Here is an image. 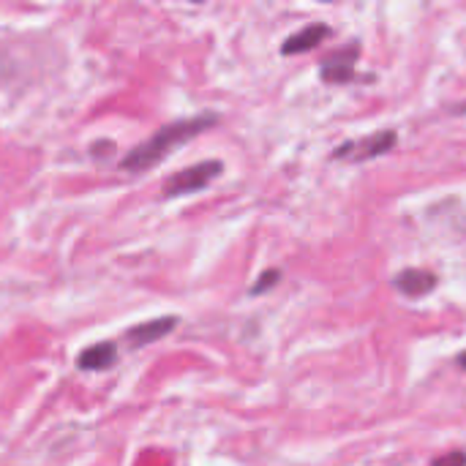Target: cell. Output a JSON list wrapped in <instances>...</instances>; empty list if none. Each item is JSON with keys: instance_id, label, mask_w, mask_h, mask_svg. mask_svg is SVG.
<instances>
[{"instance_id": "obj_4", "label": "cell", "mask_w": 466, "mask_h": 466, "mask_svg": "<svg viewBox=\"0 0 466 466\" xmlns=\"http://www.w3.org/2000/svg\"><path fill=\"white\" fill-rule=\"evenodd\" d=\"M358 57H360V41L352 38L347 46L341 49H333L328 57H322L319 63V79L328 82V85H350V82H358L363 79L358 74Z\"/></svg>"}, {"instance_id": "obj_6", "label": "cell", "mask_w": 466, "mask_h": 466, "mask_svg": "<svg viewBox=\"0 0 466 466\" xmlns=\"http://www.w3.org/2000/svg\"><path fill=\"white\" fill-rule=\"evenodd\" d=\"M333 30L330 25L325 22H311L306 27H300L298 33H292L284 44H281V55H303V52H311L317 49L325 38H330Z\"/></svg>"}, {"instance_id": "obj_10", "label": "cell", "mask_w": 466, "mask_h": 466, "mask_svg": "<svg viewBox=\"0 0 466 466\" xmlns=\"http://www.w3.org/2000/svg\"><path fill=\"white\" fill-rule=\"evenodd\" d=\"M431 466H466V453L464 451H453V453H448V456L434 459Z\"/></svg>"}, {"instance_id": "obj_8", "label": "cell", "mask_w": 466, "mask_h": 466, "mask_svg": "<svg viewBox=\"0 0 466 466\" xmlns=\"http://www.w3.org/2000/svg\"><path fill=\"white\" fill-rule=\"evenodd\" d=\"M115 358H117V347L109 341H101V344H93L90 350H85L76 358V366L82 371H104L115 363Z\"/></svg>"}, {"instance_id": "obj_11", "label": "cell", "mask_w": 466, "mask_h": 466, "mask_svg": "<svg viewBox=\"0 0 466 466\" xmlns=\"http://www.w3.org/2000/svg\"><path fill=\"white\" fill-rule=\"evenodd\" d=\"M456 363H459V366H461V369H464V371H466V352H461V355L456 358Z\"/></svg>"}, {"instance_id": "obj_1", "label": "cell", "mask_w": 466, "mask_h": 466, "mask_svg": "<svg viewBox=\"0 0 466 466\" xmlns=\"http://www.w3.org/2000/svg\"><path fill=\"white\" fill-rule=\"evenodd\" d=\"M218 123V115L216 112H202V115H194V117H183V120H175V123H167L161 126L153 137H147L142 145H137L126 158H123V169L128 172H145L156 164H161L175 147L186 145L188 139L199 137L202 131H208L210 126Z\"/></svg>"}, {"instance_id": "obj_5", "label": "cell", "mask_w": 466, "mask_h": 466, "mask_svg": "<svg viewBox=\"0 0 466 466\" xmlns=\"http://www.w3.org/2000/svg\"><path fill=\"white\" fill-rule=\"evenodd\" d=\"M437 284H440V276L434 270H426V268H407L393 279V289L412 298V300L431 295L437 289Z\"/></svg>"}, {"instance_id": "obj_9", "label": "cell", "mask_w": 466, "mask_h": 466, "mask_svg": "<svg viewBox=\"0 0 466 466\" xmlns=\"http://www.w3.org/2000/svg\"><path fill=\"white\" fill-rule=\"evenodd\" d=\"M281 281V270H265L259 279H257V284L251 287V295H262V292H270L276 284Z\"/></svg>"}, {"instance_id": "obj_3", "label": "cell", "mask_w": 466, "mask_h": 466, "mask_svg": "<svg viewBox=\"0 0 466 466\" xmlns=\"http://www.w3.org/2000/svg\"><path fill=\"white\" fill-rule=\"evenodd\" d=\"M224 172V164L210 158V161H199L194 167H186L175 175H169L164 180V197H183V194H194V191H202L208 188L218 175Z\"/></svg>"}, {"instance_id": "obj_2", "label": "cell", "mask_w": 466, "mask_h": 466, "mask_svg": "<svg viewBox=\"0 0 466 466\" xmlns=\"http://www.w3.org/2000/svg\"><path fill=\"white\" fill-rule=\"evenodd\" d=\"M396 145H399V134L393 128H382V131H374V134H369L363 139H350V142L339 145L333 150V158L363 164V161H374V158L390 153Z\"/></svg>"}, {"instance_id": "obj_7", "label": "cell", "mask_w": 466, "mask_h": 466, "mask_svg": "<svg viewBox=\"0 0 466 466\" xmlns=\"http://www.w3.org/2000/svg\"><path fill=\"white\" fill-rule=\"evenodd\" d=\"M175 328H177V317H158V319H150V322H142V325L131 328V330L126 333V339H128V344H131L134 350H139V347H145V344H153V341L169 336Z\"/></svg>"}]
</instances>
